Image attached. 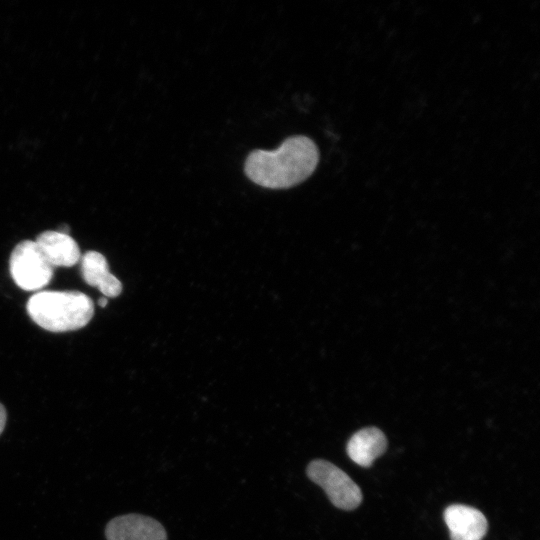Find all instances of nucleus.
<instances>
[{
    "label": "nucleus",
    "instance_id": "obj_1",
    "mask_svg": "<svg viewBox=\"0 0 540 540\" xmlns=\"http://www.w3.org/2000/svg\"><path fill=\"white\" fill-rule=\"evenodd\" d=\"M319 160L316 144L306 136H293L273 151L254 150L244 165L247 177L271 189H285L307 179Z\"/></svg>",
    "mask_w": 540,
    "mask_h": 540
},
{
    "label": "nucleus",
    "instance_id": "obj_2",
    "mask_svg": "<svg viewBox=\"0 0 540 540\" xmlns=\"http://www.w3.org/2000/svg\"><path fill=\"white\" fill-rule=\"evenodd\" d=\"M30 318L51 332H67L86 326L94 315L89 296L78 291H41L27 302Z\"/></svg>",
    "mask_w": 540,
    "mask_h": 540
},
{
    "label": "nucleus",
    "instance_id": "obj_3",
    "mask_svg": "<svg viewBox=\"0 0 540 540\" xmlns=\"http://www.w3.org/2000/svg\"><path fill=\"white\" fill-rule=\"evenodd\" d=\"M306 473L311 481L322 487L335 507L353 510L361 503L362 493L358 485L331 462L313 460L308 464Z\"/></svg>",
    "mask_w": 540,
    "mask_h": 540
},
{
    "label": "nucleus",
    "instance_id": "obj_4",
    "mask_svg": "<svg viewBox=\"0 0 540 540\" xmlns=\"http://www.w3.org/2000/svg\"><path fill=\"white\" fill-rule=\"evenodd\" d=\"M9 268L14 282L26 291L39 290L53 278L54 267L32 240H24L15 246L10 256Z\"/></svg>",
    "mask_w": 540,
    "mask_h": 540
},
{
    "label": "nucleus",
    "instance_id": "obj_5",
    "mask_svg": "<svg viewBox=\"0 0 540 540\" xmlns=\"http://www.w3.org/2000/svg\"><path fill=\"white\" fill-rule=\"evenodd\" d=\"M105 536L107 540H167L166 530L160 522L136 513L110 520Z\"/></svg>",
    "mask_w": 540,
    "mask_h": 540
},
{
    "label": "nucleus",
    "instance_id": "obj_6",
    "mask_svg": "<svg viewBox=\"0 0 540 540\" xmlns=\"http://www.w3.org/2000/svg\"><path fill=\"white\" fill-rule=\"evenodd\" d=\"M451 540H482L487 532V520L478 509L454 504L444 511Z\"/></svg>",
    "mask_w": 540,
    "mask_h": 540
},
{
    "label": "nucleus",
    "instance_id": "obj_7",
    "mask_svg": "<svg viewBox=\"0 0 540 540\" xmlns=\"http://www.w3.org/2000/svg\"><path fill=\"white\" fill-rule=\"evenodd\" d=\"M35 243L52 267H71L81 259L77 242L66 233L44 231L37 236Z\"/></svg>",
    "mask_w": 540,
    "mask_h": 540
},
{
    "label": "nucleus",
    "instance_id": "obj_8",
    "mask_svg": "<svg viewBox=\"0 0 540 540\" xmlns=\"http://www.w3.org/2000/svg\"><path fill=\"white\" fill-rule=\"evenodd\" d=\"M81 275L90 286L97 287L104 297H116L122 291L121 282L109 271L106 258L99 252L88 251L81 256Z\"/></svg>",
    "mask_w": 540,
    "mask_h": 540
},
{
    "label": "nucleus",
    "instance_id": "obj_9",
    "mask_svg": "<svg viewBox=\"0 0 540 540\" xmlns=\"http://www.w3.org/2000/svg\"><path fill=\"white\" fill-rule=\"evenodd\" d=\"M386 448L387 439L383 432L378 428L368 427L353 434L347 444V453L356 464L368 467Z\"/></svg>",
    "mask_w": 540,
    "mask_h": 540
},
{
    "label": "nucleus",
    "instance_id": "obj_10",
    "mask_svg": "<svg viewBox=\"0 0 540 540\" xmlns=\"http://www.w3.org/2000/svg\"><path fill=\"white\" fill-rule=\"evenodd\" d=\"M6 418L7 416H6L5 407L0 403V434L5 428Z\"/></svg>",
    "mask_w": 540,
    "mask_h": 540
},
{
    "label": "nucleus",
    "instance_id": "obj_11",
    "mask_svg": "<svg viewBox=\"0 0 540 540\" xmlns=\"http://www.w3.org/2000/svg\"><path fill=\"white\" fill-rule=\"evenodd\" d=\"M98 304L100 307L104 308L108 304V299L103 296L98 300Z\"/></svg>",
    "mask_w": 540,
    "mask_h": 540
}]
</instances>
